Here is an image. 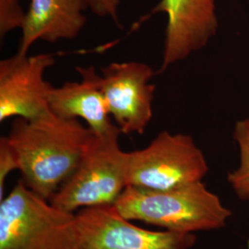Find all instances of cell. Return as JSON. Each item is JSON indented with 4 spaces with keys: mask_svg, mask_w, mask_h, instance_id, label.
<instances>
[{
    "mask_svg": "<svg viewBox=\"0 0 249 249\" xmlns=\"http://www.w3.org/2000/svg\"><path fill=\"white\" fill-rule=\"evenodd\" d=\"M6 137L23 183L50 200L79 166L94 133L79 119L50 111L33 119L16 118Z\"/></svg>",
    "mask_w": 249,
    "mask_h": 249,
    "instance_id": "6da1fadb",
    "label": "cell"
},
{
    "mask_svg": "<svg viewBox=\"0 0 249 249\" xmlns=\"http://www.w3.org/2000/svg\"><path fill=\"white\" fill-rule=\"evenodd\" d=\"M114 206L129 221L187 233L223 229L232 215L203 181L169 190L127 186Z\"/></svg>",
    "mask_w": 249,
    "mask_h": 249,
    "instance_id": "7a4b0ae2",
    "label": "cell"
},
{
    "mask_svg": "<svg viewBox=\"0 0 249 249\" xmlns=\"http://www.w3.org/2000/svg\"><path fill=\"white\" fill-rule=\"evenodd\" d=\"M0 249H79L76 214L54 207L20 179L0 202Z\"/></svg>",
    "mask_w": 249,
    "mask_h": 249,
    "instance_id": "3957f363",
    "label": "cell"
},
{
    "mask_svg": "<svg viewBox=\"0 0 249 249\" xmlns=\"http://www.w3.org/2000/svg\"><path fill=\"white\" fill-rule=\"evenodd\" d=\"M121 131L116 126L104 135H95L82 160L49 200L68 213L79 209L114 205L126 185L125 151L120 149Z\"/></svg>",
    "mask_w": 249,
    "mask_h": 249,
    "instance_id": "277c9868",
    "label": "cell"
},
{
    "mask_svg": "<svg viewBox=\"0 0 249 249\" xmlns=\"http://www.w3.org/2000/svg\"><path fill=\"white\" fill-rule=\"evenodd\" d=\"M209 172L204 153L189 135L161 131L147 147L125 153L126 185L169 190L201 182Z\"/></svg>",
    "mask_w": 249,
    "mask_h": 249,
    "instance_id": "5b68a950",
    "label": "cell"
},
{
    "mask_svg": "<svg viewBox=\"0 0 249 249\" xmlns=\"http://www.w3.org/2000/svg\"><path fill=\"white\" fill-rule=\"evenodd\" d=\"M76 222L79 249H191L196 243L195 233L141 228L114 205L81 209Z\"/></svg>",
    "mask_w": 249,
    "mask_h": 249,
    "instance_id": "8992f818",
    "label": "cell"
},
{
    "mask_svg": "<svg viewBox=\"0 0 249 249\" xmlns=\"http://www.w3.org/2000/svg\"><path fill=\"white\" fill-rule=\"evenodd\" d=\"M155 72L139 61L113 62L101 70L100 87L112 119L121 133L145 132L153 116Z\"/></svg>",
    "mask_w": 249,
    "mask_h": 249,
    "instance_id": "52a82bcc",
    "label": "cell"
},
{
    "mask_svg": "<svg viewBox=\"0 0 249 249\" xmlns=\"http://www.w3.org/2000/svg\"><path fill=\"white\" fill-rule=\"evenodd\" d=\"M51 53H17L0 61V122L12 117L33 119L50 112L53 85L45 73L54 64Z\"/></svg>",
    "mask_w": 249,
    "mask_h": 249,
    "instance_id": "ba28073f",
    "label": "cell"
},
{
    "mask_svg": "<svg viewBox=\"0 0 249 249\" xmlns=\"http://www.w3.org/2000/svg\"><path fill=\"white\" fill-rule=\"evenodd\" d=\"M154 13L167 18L161 72L204 48L219 26L215 0H160Z\"/></svg>",
    "mask_w": 249,
    "mask_h": 249,
    "instance_id": "9c48e42d",
    "label": "cell"
},
{
    "mask_svg": "<svg viewBox=\"0 0 249 249\" xmlns=\"http://www.w3.org/2000/svg\"><path fill=\"white\" fill-rule=\"evenodd\" d=\"M80 81H67L53 86L49 93L50 111L63 118L81 119L95 135H104L116 125L100 87V74L93 66L78 67Z\"/></svg>",
    "mask_w": 249,
    "mask_h": 249,
    "instance_id": "30bf717a",
    "label": "cell"
},
{
    "mask_svg": "<svg viewBox=\"0 0 249 249\" xmlns=\"http://www.w3.org/2000/svg\"><path fill=\"white\" fill-rule=\"evenodd\" d=\"M87 9L89 0H31L17 53L27 54L39 40L54 44L75 39L86 24Z\"/></svg>",
    "mask_w": 249,
    "mask_h": 249,
    "instance_id": "8fae6325",
    "label": "cell"
},
{
    "mask_svg": "<svg viewBox=\"0 0 249 249\" xmlns=\"http://www.w3.org/2000/svg\"><path fill=\"white\" fill-rule=\"evenodd\" d=\"M232 138L238 148L239 162L228 173L227 181L239 199L249 200V118L235 123Z\"/></svg>",
    "mask_w": 249,
    "mask_h": 249,
    "instance_id": "7c38bea8",
    "label": "cell"
},
{
    "mask_svg": "<svg viewBox=\"0 0 249 249\" xmlns=\"http://www.w3.org/2000/svg\"><path fill=\"white\" fill-rule=\"evenodd\" d=\"M25 12L18 0H0V36L3 39L9 32L22 26Z\"/></svg>",
    "mask_w": 249,
    "mask_h": 249,
    "instance_id": "4fadbf2b",
    "label": "cell"
},
{
    "mask_svg": "<svg viewBox=\"0 0 249 249\" xmlns=\"http://www.w3.org/2000/svg\"><path fill=\"white\" fill-rule=\"evenodd\" d=\"M15 170H18L17 157L11 149L7 137L0 139V200L4 198V187L6 179L9 174Z\"/></svg>",
    "mask_w": 249,
    "mask_h": 249,
    "instance_id": "5bb4252c",
    "label": "cell"
},
{
    "mask_svg": "<svg viewBox=\"0 0 249 249\" xmlns=\"http://www.w3.org/2000/svg\"><path fill=\"white\" fill-rule=\"evenodd\" d=\"M121 0H89V10L101 18H111L119 25L118 9Z\"/></svg>",
    "mask_w": 249,
    "mask_h": 249,
    "instance_id": "9a60e30c",
    "label": "cell"
},
{
    "mask_svg": "<svg viewBox=\"0 0 249 249\" xmlns=\"http://www.w3.org/2000/svg\"><path fill=\"white\" fill-rule=\"evenodd\" d=\"M247 249H249V239H248V248H247Z\"/></svg>",
    "mask_w": 249,
    "mask_h": 249,
    "instance_id": "2e32d148",
    "label": "cell"
}]
</instances>
